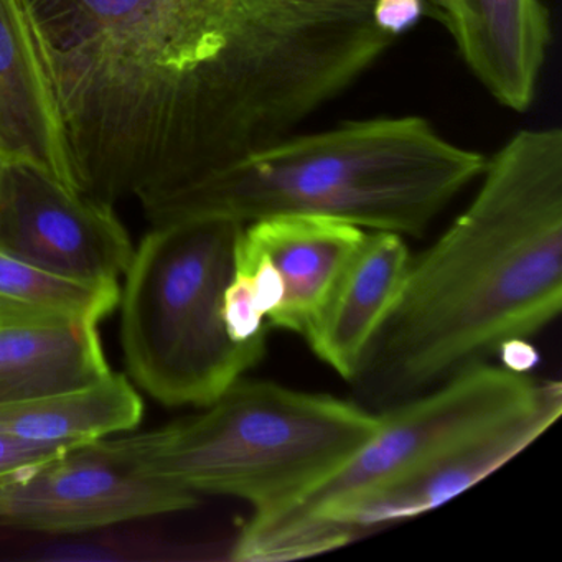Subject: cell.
<instances>
[{
  "mask_svg": "<svg viewBox=\"0 0 562 562\" xmlns=\"http://www.w3.org/2000/svg\"><path fill=\"white\" fill-rule=\"evenodd\" d=\"M78 189L114 205L297 133L390 50L373 0H24Z\"/></svg>",
  "mask_w": 562,
  "mask_h": 562,
  "instance_id": "6da1fadb",
  "label": "cell"
},
{
  "mask_svg": "<svg viewBox=\"0 0 562 562\" xmlns=\"http://www.w3.org/2000/svg\"><path fill=\"white\" fill-rule=\"evenodd\" d=\"M465 210L411 258L400 297L351 381L368 409L413 400L525 347L562 307V131L525 130Z\"/></svg>",
  "mask_w": 562,
  "mask_h": 562,
  "instance_id": "7a4b0ae2",
  "label": "cell"
},
{
  "mask_svg": "<svg viewBox=\"0 0 562 562\" xmlns=\"http://www.w3.org/2000/svg\"><path fill=\"white\" fill-rule=\"evenodd\" d=\"M485 164L482 154L446 139L424 117H374L292 134L140 205L153 226L317 215L368 232L420 236L482 177Z\"/></svg>",
  "mask_w": 562,
  "mask_h": 562,
  "instance_id": "3957f363",
  "label": "cell"
},
{
  "mask_svg": "<svg viewBox=\"0 0 562 562\" xmlns=\"http://www.w3.org/2000/svg\"><path fill=\"white\" fill-rule=\"evenodd\" d=\"M195 416L126 437L146 472L192 495L271 512L301 498L376 434L380 413L330 394L241 380Z\"/></svg>",
  "mask_w": 562,
  "mask_h": 562,
  "instance_id": "277c9868",
  "label": "cell"
},
{
  "mask_svg": "<svg viewBox=\"0 0 562 562\" xmlns=\"http://www.w3.org/2000/svg\"><path fill=\"white\" fill-rule=\"evenodd\" d=\"M245 225L193 218L157 225L121 289V341L137 384L166 406H206L258 367L266 335L236 341L223 318Z\"/></svg>",
  "mask_w": 562,
  "mask_h": 562,
  "instance_id": "5b68a950",
  "label": "cell"
},
{
  "mask_svg": "<svg viewBox=\"0 0 562 562\" xmlns=\"http://www.w3.org/2000/svg\"><path fill=\"white\" fill-rule=\"evenodd\" d=\"M539 381L516 368L480 364L381 411L376 434L327 479L289 505L251 513L229 558L261 562L266 549L282 536L393 482L450 443L518 409Z\"/></svg>",
  "mask_w": 562,
  "mask_h": 562,
  "instance_id": "8992f818",
  "label": "cell"
},
{
  "mask_svg": "<svg viewBox=\"0 0 562 562\" xmlns=\"http://www.w3.org/2000/svg\"><path fill=\"white\" fill-rule=\"evenodd\" d=\"M562 414L561 381L541 380L518 409L450 443L393 482L272 542L261 562L297 561L446 505L528 449Z\"/></svg>",
  "mask_w": 562,
  "mask_h": 562,
  "instance_id": "52a82bcc",
  "label": "cell"
},
{
  "mask_svg": "<svg viewBox=\"0 0 562 562\" xmlns=\"http://www.w3.org/2000/svg\"><path fill=\"white\" fill-rule=\"evenodd\" d=\"M199 496L146 472L124 439L78 443L0 490V525L90 531L193 508Z\"/></svg>",
  "mask_w": 562,
  "mask_h": 562,
  "instance_id": "ba28073f",
  "label": "cell"
},
{
  "mask_svg": "<svg viewBox=\"0 0 562 562\" xmlns=\"http://www.w3.org/2000/svg\"><path fill=\"white\" fill-rule=\"evenodd\" d=\"M134 251L113 205L0 157V252L57 274L117 282Z\"/></svg>",
  "mask_w": 562,
  "mask_h": 562,
  "instance_id": "9c48e42d",
  "label": "cell"
},
{
  "mask_svg": "<svg viewBox=\"0 0 562 562\" xmlns=\"http://www.w3.org/2000/svg\"><path fill=\"white\" fill-rule=\"evenodd\" d=\"M476 80L508 110L522 113L551 44L541 0H427Z\"/></svg>",
  "mask_w": 562,
  "mask_h": 562,
  "instance_id": "30bf717a",
  "label": "cell"
},
{
  "mask_svg": "<svg viewBox=\"0 0 562 562\" xmlns=\"http://www.w3.org/2000/svg\"><path fill=\"white\" fill-rule=\"evenodd\" d=\"M367 233L317 215L268 216L245 225L243 248L268 259L281 279V302L268 325L304 337Z\"/></svg>",
  "mask_w": 562,
  "mask_h": 562,
  "instance_id": "8fae6325",
  "label": "cell"
},
{
  "mask_svg": "<svg viewBox=\"0 0 562 562\" xmlns=\"http://www.w3.org/2000/svg\"><path fill=\"white\" fill-rule=\"evenodd\" d=\"M404 236L368 232L327 304L304 335L311 350L353 381L374 338L390 317L411 262Z\"/></svg>",
  "mask_w": 562,
  "mask_h": 562,
  "instance_id": "7c38bea8",
  "label": "cell"
},
{
  "mask_svg": "<svg viewBox=\"0 0 562 562\" xmlns=\"http://www.w3.org/2000/svg\"><path fill=\"white\" fill-rule=\"evenodd\" d=\"M0 157L80 192L24 0H0Z\"/></svg>",
  "mask_w": 562,
  "mask_h": 562,
  "instance_id": "4fadbf2b",
  "label": "cell"
},
{
  "mask_svg": "<svg viewBox=\"0 0 562 562\" xmlns=\"http://www.w3.org/2000/svg\"><path fill=\"white\" fill-rule=\"evenodd\" d=\"M110 373L97 325L47 322L0 327V406L77 390Z\"/></svg>",
  "mask_w": 562,
  "mask_h": 562,
  "instance_id": "5bb4252c",
  "label": "cell"
},
{
  "mask_svg": "<svg viewBox=\"0 0 562 562\" xmlns=\"http://www.w3.org/2000/svg\"><path fill=\"white\" fill-rule=\"evenodd\" d=\"M144 404L123 374L77 390L0 406V436L35 442H90L143 419Z\"/></svg>",
  "mask_w": 562,
  "mask_h": 562,
  "instance_id": "9a60e30c",
  "label": "cell"
},
{
  "mask_svg": "<svg viewBox=\"0 0 562 562\" xmlns=\"http://www.w3.org/2000/svg\"><path fill=\"white\" fill-rule=\"evenodd\" d=\"M0 294L65 321L98 325L120 305V282L57 274L0 252Z\"/></svg>",
  "mask_w": 562,
  "mask_h": 562,
  "instance_id": "2e32d148",
  "label": "cell"
},
{
  "mask_svg": "<svg viewBox=\"0 0 562 562\" xmlns=\"http://www.w3.org/2000/svg\"><path fill=\"white\" fill-rule=\"evenodd\" d=\"M78 443L83 442H35L0 436V490Z\"/></svg>",
  "mask_w": 562,
  "mask_h": 562,
  "instance_id": "e0dca14e",
  "label": "cell"
},
{
  "mask_svg": "<svg viewBox=\"0 0 562 562\" xmlns=\"http://www.w3.org/2000/svg\"><path fill=\"white\" fill-rule=\"evenodd\" d=\"M423 0H373L378 27L394 38L409 31L423 14Z\"/></svg>",
  "mask_w": 562,
  "mask_h": 562,
  "instance_id": "ac0fdd59",
  "label": "cell"
}]
</instances>
